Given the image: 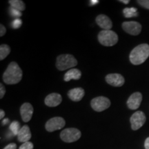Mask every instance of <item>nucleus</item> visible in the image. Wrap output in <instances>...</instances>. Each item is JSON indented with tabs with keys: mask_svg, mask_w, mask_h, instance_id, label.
I'll use <instances>...</instances> for the list:
<instances>
[{
	"mask_svg": "<svg viewBox=\"0 0 149 149\" xmlns=\"http://www.w3.org/2000/svg\"><path fill=\"white\" fill-rule=\"evenodd\" d=\"M22 70L15 61L10 62L3 74V80L7 84H16L22 78Z\"/></svg>",
	"mask_w": 149,
	"mask_h": 149,
	"instance_id": "f257e3e1",
	"label": "nucleus"
},
{
	"mask_svg": "<svg viewBox=\"0 0 149 149\" xmlns=\"http://www.w3.org/2000/svg\"><path fill=\"white\" fill-rule=\"evenodd\" d=\"M149 57V45L147 44H139L134 48L129 55L130 61L133 65H140Z\"/></svg>",
	"mask_w": 149,
	"mask_h": 149,
	"instance_id": "f03ea898",
	"label": "nucleus"
},
{
	"mask_svg": "<svg viewBox=\"0 0 149 149\" xmlns=\"http://www.w3.org/2000/svg\"><path fill=\"white\" fill-rule=\"evenodd\" d=\"M77 65V59L73 55L70 54L60 55L57 57L56 67L59 70H65L69 68H72Z\"/></svg>",
	"mask_w": 149,
	"mask_h": 149,
	"instance_id": "7ed1b4c3",
	"label": "nucleus"
},
{
	"mask_svg": "<svg viewBox=\"0 0 149 149\" xmlns=\"http://www.w3.org/2000/svg\"><path fill=\"white\" fill-rule=\"evenodd\" d=\"M98 40L104 46H113L118 42V35L111 30H104L98 34Z\"/></svg>",
	"mask_w": 149,
	"mask_h": 149,
	"instance_id": "20e7f679",
	"label": "nucleus"
},
{
	"mask_svg": "<svg viewBox=\"0 0 149 149\" xmlns=\"http://www.w3.org/2000/svg\"><path fill=\"white\" fill-rule=\"evenodd\" d=\"M81 131L74 128H66L60 133L61 140L66 143H72L77 141L81 137Z\"/></svg>",
	"mask_w": 149,
	"mask_h": 149,
	"instance_id": "39448f33",
	"label": "nucleus"
},
{
	"mask_svg": "<svg viewBox=\"0 0 149 149\" xmlns=\"http://www.w3.org/2000/svg\"><path fill=\"white\" fill-rule=\"evenodd\" d=\"M91 107L97 112H102L109 109L111 106V101L106 97L100 96L93 98L91 102Z\"/></svg>",
	"mask_w": 149,
	"mask_h": 149,
	"instance_id": "423d86ee",
	"label": "nucleus"
},
{
	"mask_svg": "<svg viewBox=\"0 0 149 149\" xmlns=\"http://www.w3.org/2000/svg\"><path fill=\"white\" fill-rule=\"evenodd\" d=\"M66 122L64 119L61 117H55L50 119L46 123V130L48 132H53L55 130H60L64 127Z\"/></svg>",
	"mask_w": 149,
	"mask_h": 149,
	"instance_id": "0eeeda50",
	"label": "nucleus"
},
{
	"mask_svg": "<svg viewBox=\"0 0 149 149\" xmlns=\"http://www.w3.org/2000/svg\"><path fill=\"white\" fill-rule=\"evenodd\" d=\"M146 115L142 111H137L130 117V122L131 128L133 130H137L140 128L146 122Z\"/></svg>",
	"mask_w": 149,
	"mask_h": 149,
	"instance_id": "6e6552de",
	"label": "nucleus"
},
{
	"mask_svg": "<svg viewBox=\"0 0 149 149\" xmlns=\"http://www.w3.org/2000/svg\"><path fill=\"white\" fill-rule=\"evenodd\" d=\"M122 29L126 33L135 36L141 33V25L137 22H124L122 24Z\"/></svg>",
	"mask_w": 149,
	"mask_h": 149,
	"instance_id": "1a4fd4ad",
	"label": "nucleus"
},
{
	"mask_svg": "<svg viewBox=\"0 0 149 149\" xmlns=\"http://www.w3.org/2000/svg\"><path fill=\"white\" fill-rule=\"evenodd\" d=\"M106 81L111 86L115 87H121L125 83V79L122 74L111 73L106 76Z\"/></svg>",
	"mask_w": 149,
	"mask_h": 149,
	"instance_id": "9d476101",
	"label": "nucleus"
},
{
	"mask_svg": "<svg viewBox=\"0 0 149 149\" xmlns=\"http://www.w3.org/2000/svg\"><path fill=\"white\" fill-rule=\"evenodd\" d=\"M142 101V95L141 93L136 92L131 95L127 101V106L130 110L137 109Z\"/></svg>",
	"mask_w": 149,
	"mask_h": 149,
	"instance_id": "9b49d317",
	"label": "nucleus"
},
{
	"mask_svg": "<svg viewBox=\"0 0 149 149\" xmlns=\"http://www.w3.org/2000/svg\"><path fill=\"white\" fill-rule=\"evenodd\" d=\"M20 114L22 120L24 122H28L32 118L33 114V107L30 103L26 102L22 105L20 108Z\"/></svg>",
	"mask_w": 149,
	"mask_h": 149,
	"instance_id": "f8f14e48",
	"label": "nucleus"
},
{
	"mask_svg": "<svg viewBox=\"0 0 149 149\" xmlns=\"http://www.w3.org/2000/svg\"><path fill=\"white\" fill-rule=\"evenodd\" d=\"M62 102V97L59 93H51L45 98V104L48 107H55L59 105Z\"/></svg>",
	"mask_w": 149,
	"mask_h": 149,
	"instance_id": "ddd939ff",
	"label": "nucleus"
},
{
	"mask_svg": "<svg viewBox=\"0 0 149 149\" xmlns=\"http://www.w3.org/2000/svg\"><path fill=\"white\" fill-rule=\"evenodd\" d=\"M96 23L104 30H111L113 27V22L109 17L105 15H99L95 19Z\"/></svg>",
	"mask_w": 149,
	"mask_h": 149,
	"instance_id": "4468645a",
	"label": "nucleus"
},
{
	"mask_svg": "<svg viewBox=\"0 0 149 149\" xmlns=\"http://www.w3.org/2000/svg\"><path fill=\"white\" fill-rule=\"evenodd\" d=\"M85 91L82 88H74L68 92V96L72 101L79 102L84 97Z\"/></svg>",
	"mask_w": 149,
	"mask_h": 149,
	"instance_id": "2eb2a0df",
	"label": "nucleus"
},
{
	"mask_svg": "<svg viewBox=\"0 0 149 149\" xmlns=\"http://www.w3.org/2000/svg\"><path fill=\"white\" fill-rule=\"evenodd\" d=\"M31 137H32V135H31L29 126L27 125H24L22 126L19 132L17 135V139L20 142L25 143L27 142V141H29Z\"/></svg>",
	"mask_w": 149,
	"mask_h": 149,
	"instance_id": "dca6fc26",
	"label": "nucleus"
},
{
	"mask_svg": "<svg viewBox=\"0 0 149 149\" xmlns=\"http://www.w3.org/2000/svg\"><path fill=\"white\" fill-rule=\"evenodd\" d=\"M81 77V72L77 68H71L65 74L64 79L65 81H69L72 79L78 80Z\"/></svg>",
	"mask_w": 149,
	"mask_h": 149,
	"instance_id": "f3484780",
	"label": "nucleus"
},
{
	"mask_svg": "<svg viewBox=\"0 0 149 149\" xmlns=\"http://www.w3.org/2000/svg\"><path fill=\"white\" fill-rule=\"evenodd\" d=\"M10 6L19 11H24L26 9L25 3L21 0H10L8 1Z\"/></svg>",
	"mask_w": 149,
	"mask_h": 149,
	"instance_id": "a211bd4d",
	"label": "nucleus"
},
{
	"mask_svg": "<svg viewBox=\"0 0 149 149\" xmlns=\"http://www.w3.org/2000/svg\"><path fill=\"white\" fill-rule=\"evenodd\" d=\"M10 48L7 44H1L0 46V60H3L10 54Z\"/></svg>",
	"mask_w": 149,
	"mask_h": 149,
	"instance_id": "6ab92c4d",
	"label": "nucleus"
},
{
	"mask_svg": "<svg viewBox=\"0 0 149 149\" xmlns=\"http://www.w3.org/2000/svg\"><path fill=\"white\" fill-rule=\"evenodd\" d=\"M137 10V8H126L124 9L123 13H124V15L125 17L130 18L138 15Z\"/></svg>",
	"mask_w": 149,
	"mask_h": 149,
	"instance_id": "aec40b11",
	"label": "nucleus"
},
{
	"mask_svg": "<svg viewBox=\"0 0 149 149\" xmlns=\"http://www.w3.org/2000/svg\"><path fill=\"white\" fill-rule=\"evenodd\" d=\"M9 129L11 131V133L13 134L14 135L17 136L19 132L20 129V124L17 121H14L10 124V126H9Z\"/></svg>",
	"mask_w": 149,
	"mask_h": 149,
	"instance_id": "412c9836",
	"label": "nucleus"
},
{
	"mask_svg": "<svg viewBox=\"0 0 149 149\" xmlns=\"http://www.w3.org/2000/svg\"><path fill=\"white\" fill-rule=\"evenodd\" d=\"M9 13L10 14L11 16L15 17H19L22 16L21 11L17 10V9L13 8L11 6L9 8Z\"/></svg>",
	"mask_w": 149,
	"mask_h": 149,
	"instance_id": "4be33fe9",
	"label": "nucleus"
},
{
	"mask_svg": "<svg viewBox=\"0 0 149 149\" xmlns=\"http://www.w3.org/2000/svg\"><path fill=\"white\" fill-rule=\"evenodd\" d=\"M22 25V21L19 18H17L12 22V27L15 29H19Z\"/></svg>",
	"mask_w": 149,
	"mask_h": 149,
	"instance_id": "5701e85b",
	"label": "nucleus"
},
{
	"mask_svg": "<svg viewBox=\"0 0 149 149\" xmlns=\"http://www.w3.org/2000/svg\"><path fill=\"white\" fill-rule=\"evenodd\" d=\"M33 144L31 141H27V142L23 143L21 146H19V149H33Z\"/></svg>",
	"mask_w": 149,
	"mask_h": 149,
	"instance_id": "b1692460",
	"label": "nucleus"
},
{
	"mask_svg": "<svg viewBox=\"0 0 149 149\" xmlns=\"http://www.w3.org/2000/svg\"><path fill=\"white\" fill-rule=\"evenodd\" d=\"M137 2L143 8L149 10V0H138Z\"/></svg>",
	"mask_w": 149,
	"mask_h": 149,
	"instance_id": "393cba45",
	"label": "nucleus"
},
{
	"mask_svg": "<svg viewBox=\"0 0 149 149\" xmlns=\"http://www.w3.org/2000/svg\"><path fill=\"white\" fill-rule=\"evenodd\" d=\"M6 93V88L2 84H0V98L2 99Z\"/></svg>",
	"mask_w": 149,
	"mask_h": 149,
	"instance_id": "a878e982",
	"label": "nucleus"
},
{
	"mask_svg": "<svg viewBox=\"0 0 149 149\" xmlns=\"http://www.w3.org/2000/svg\"><path fill=\"white\" fill-rule=\"evenodd\" d=\"M6 29L4 26L1 24V25H0V36H3V35L6 34Z\"/></svg>",
	"mask_w": 149,
	"mask_h": 149,
	"instance_id": "bb28decb",
	"label": "nucleus"
},
{
	"mask_svg": "<svg viewBox=\"0 0 149 149\" xmlns=\"http://www.w3.org/2000/svg\"><path fill=\"white\" fill-rule=\"evenodd\" d=\"M3 149H17V144L15 143H10V144L7 145Z\"/></svg>",
	"mask_w": 149,
	"mask_h": 149,
	"instance_id": "cd10ccee",
	"label": "nucleus"
},
{
	"mask_svg": "<svg viewBox=\"0 0 149 149\" xmlns=\"http://www.w3.org/2000/svg\"><path fill=\"white\" fill-rule=\"evenodd\" d=\"M144 146L146 149H149V137L146 138L144 142Z\"/></svg>",
	"mask_w": 149,
	"mask_h": 149,
	"instance_id": "c85d7f7f",
	"label": "nucleus"
},
{
	"mask_svg": "<svg viewBox=\"0 0 149 149\" xmlns=\"http://www.w3.org/2000/svg\"><path fill=\"white\" fill-rule=\"evenodd\" d=\"M5 116V112L2 109L0 110V119H3Z\"/></svg>",
	"mask_w": 149,
	"mask_h": 149,
	"instance_id": "c756f323",
	"label": "nucleus"
},
{
	"mask_svg": "<svg viewBox=\"0 0 149 149\" xmlns=\"http://www.w3.org/2000/svg\"><path fill=\"white\" fill-rule=\"evenodd\" d=\"M9 122H10V121H9V120H8V118L4 119V120H3V122H2V124H3V125H6V124H8V123H9Z\"/></svg>",
	"mask_w": 149,
	"mask_h": 149,
	"instance_id": "7c9ffc66",
	"label": "nucleus"
},
{
	"mask_svg": "<svg viewBox=\"0 0 149 149\" xmlns=\"http://www.w3.org/2000/svg\"><path fill=\"white\" fill-rule=\"evenodd\" d=\"M90 2H91V5L93 6V5L97 4V3H98L99 1H98V0H91Z\"/></svg>",
	"mask_w": 149,
	"mask_h": 149,
	"instance_id": "2f4dec72",
	"label": "nucleus"
},
{
	"mask_svg": "<svg viewBox=\"0 0 149 149\" xmlns=\"http://www.w3.org/2000/svg\"><path fill=\"white\" fill-rule=\"evenodd\" d=\"M120 2L125 3V4H128V3L130 2L129 0H120Z\"/></svg>",
	"mask_w": 149,
	"mask_h": 149,
	"instance_id": "473e14b6",
	"label": "nucleus"
}]
</instances>
